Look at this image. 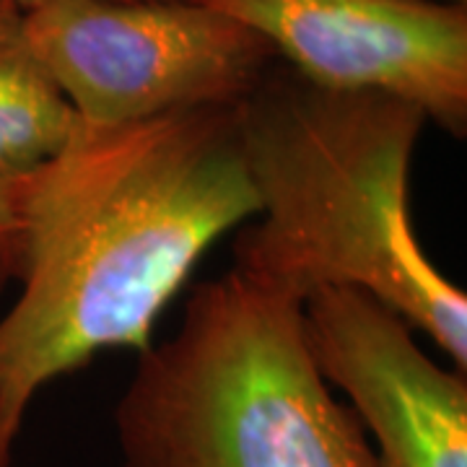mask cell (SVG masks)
Masks as SVG:
<instances>
[{
    "label": "cell",
    "mask_w": 467,
    "mask_h": 467,
    "mask_svg": "<svg viewBox=\"0 0 467 467\" xmlns=\"http://www.w3.org/2000/svg\"><path fill=\"white\" fill-rule=\"evenodd\" d=\"M8 187L21 294L0 319V467L47 384L101 350H149L198 260L260 211L236 104L122 125L81 117L57 156Z\"/></svg>",
    "instance_id": "1"
},
{
    "label": "cell",
    "mask_w": 467,
    "mask_h": 467,
    "mask_svg": "<svg viewBox=\"0 0 467 467\" xmlns=\"http://www.w3.org/2000/svg\"><path fill=\"white\" fill-rule=\"evenodd\" d=\"M426 115L408 101L333 91L284 60L236 104L257 221L234 270L304 301L358 288L467 368V296L418 242L408 182Z\"/></svg>",
    "instance_id": "2"
},
{
    "label": "cell",
    "mask_w": 467,
    "mask_h": 467,
    "mask_svg": "<svg viewBox=\"0 0 467 467\" xmlns=\"http://www.w3.org/2000/svg\"><path fill=\"white\" fill-rule=\"evenodd\" d=\"M122 467H374L361 420L319 374L304 304L226 270L140 353L115 408Z\"/></svg>",
    "instance_id": "3"
},
{
    "label": "cell",
    "mask_w": 467,
    "mask_h": 467,
    "mask_svg": "<svg viewBox=\"0 0 467 467\" xmlns=\"http://www.w3.org/2000/svg\"><path fill=\"white\" fill-rule=\"evenodd\" d=\"M34 52L86 122L234 107L281 57L205 0H14Z\"/></svg>",
    "instance_id": "4"
},
{
    "label": "cell",
    "mask_w": 467,
    "mask_h": 467,
    "mask_svg": "<svg viewBox=\"0 0 467 467\" xmlns=\"http://www.w3.org/2000/svg\"><path fill=\"white\" fill-rule=\"evenodd\" d=\"M333 91L408 101L454 138L467 133V5L439 0H205Z\"/></svg>",
    "instance_id": "5"
},
{
    "label": "cell",
    "mask_w": 467,
    "mask_h": 467,
    "mask_svg": "<svg viewBox=\"0 0 467 467\" xmlns=\"http://www.w3.org/2000/svg\"><path fill=\"white\" fill-rule=\"evenodd\" d=\"M312 358L346 392L374 467H467V379L426 356L405 319L358 288L304 301Z\"/></svg>",
    "instance_id": "6"
},
{
    "label": "cell",
    "mask_w": 467,
    "mask_h": 467,
    "mask_svg": "<svg viewBox=\"0 0 467 467\" xmlns=\"http://www.w3.org/2000/svg\"><path fill=\"white\" fill-rule=\"evenodd\" d=\"M81 115L34 52L21 11L0 0V184L57 156Z\"/></svg>",
    "instance_id": "7"
},
{
    "label": "cell",
    "mask_w": 467,
    "mask_h": 467,
    "mask_svg": "<svg viewBox=\"0 0 467 467\" xmlns=\"http://www.w3.org/2000/svg\"><path fill=\"white\" fill-rule=\"evenodd\" d=\"M11 239H14V202H11V187H8V184H0V288L8 284Z\"/></svg>",
    "instance_id": "8"
},
{
    "label": "cell",
    "mask_w": 467,
    "mask_h": 467,
    "mask_svg": "<svg viewBox=\"0 0 467 467\" xmlns=\"http://www.w3.org/2000/svg\"><path fill=\"white\" fill-rule=\"evenodd\" d=\"M128 3H143V0H128Z\"/></svg>",
    "instance_id": "9"
},
{
    "label": "cell",
    "mask_w": 467,
    "mask_h": 467,
    "mask_svg": "<svg viewBox=\"0 0 467 467\" xmlns=\"http://www.w3.org/2000/svg\"><path fill=\"white\" fill-rule=\"evenodd\" d=\"M454 3H465V0H454Z\"/></svg>",
    "instance_id": "10"
}]
</instances>
